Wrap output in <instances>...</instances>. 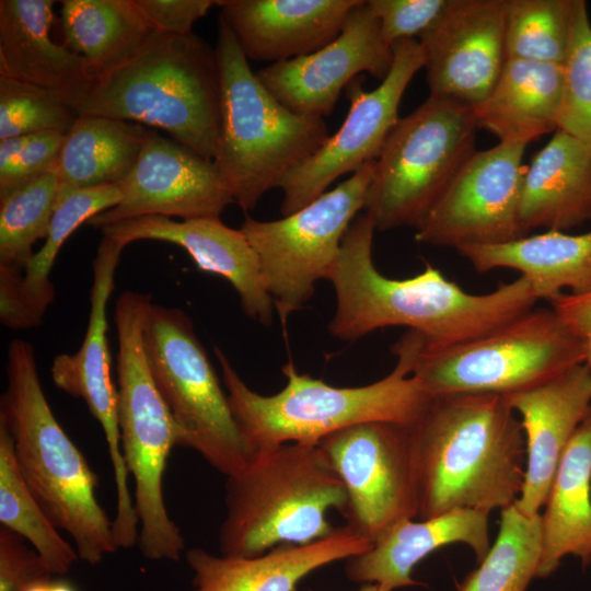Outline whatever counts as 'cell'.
<instances>
[{"label": "cell", "mask_w": 591, "mask_h": 591, "mask_svg": "<svg viewBox=\"0 0 591 591\" xmlns=\"http://www.w3.org/2000/svg\"><path fill=\"white\" fill-rule=\"evenodd\" d=\"M143 344L152 378L177 426L178 445L196 451L227 477L237 474L250 453L190 317L151 302Z\"/></svg>", "instance_id": "11"}, {"label": "cell", "mask_w": 591, "mask_h": 591, "mask_svg": "<svg viewBox=\"0 0 591 591\" xmlns=\"http://www.w3.org/2000/svg\"><path fill=\"white\" fill-rule=\"evenodd\" d=\"M573 0H508L506 57L564 65Z\"/></svg>", "instance_id": "35"}, {"label": "cell", "mask_w": 591, "mask_h": 591, "mask_svg": "<svg viewBox=\"0 0 591 591\" xmlns=\"http://www.w3.org/2000/svg\"><path fill=\"white\" fill-rule=\"evenodd\" d=\"M418 517L455 509L489 513L523 488L526 441L503 395H439L412 426Z\"/></svg>", "instance_id": "2"}, {"label": "cell", "mask_w": 591, "mask_h": 591, "mask_svg": "<svg viewBox=\"0 0 591 591\" xmlns=\"http://www.w3.org/2000/svg\"><path fill=\"white\" fill-rule=\"evenodd\" d=\"M392 68L382 83L371 91L355 78L346 88L348 115L337 132L309 159L292 169L280 182V211L291 215L323 195L347 173H355L375 161L398 118L403 94L415 73L424 68L421 46L414 38L392 44Z\"/></svg>", "instance_id": "14"}, {"label": "cell", "mask_w": 591, "mask_h": 591, "mask_svg": "<svg viewBox=\"0 0 591 591\" xmlns=\"http://www.w3.org/2000/svg\"><path fill=\"white\" fill-rule=\"evenodd\" d=\"M476 130L471 106L431 95L399 118L375 160L364 198L375 229L417 228L476 151Z\"/></svg>", "instance_id": "10"}, {"label": "cell", "mask_w": 591, "mask_h": 591, "mask_svg": "<svg viewBox=\"0 0 591 591\" xmlns=\"http://www.w3.org/2000/svg\"><path fill=\"white\" fill-rule=\"evenodd\" d=\"M59 187L54 170L0 197V265L24 270L48 234Z\"/></svg>", "instance_id": "36"}, {"label": "cell", "mask_w": 591, "mask_h": 591, "mask_svg": "<svg viewBox=\"0 0 591 591\" xmlns=\"http://www.w3.org/2000/svg\"><path fill=\"white\" fill-rule=\"evenodd\" d=\"M586 359L584 337L553 308H533L472 340L437 350L422 346L412 375L431 397L505 396L548 381Z\"/></svg>", "instance_id": "9"}, {"label": "cell", "mask_w": 591, "mask_h": 591, "mask_svg": "<svg viewBox=\"0 0 591 591\" xmlns=\"http://www.w3.org/2000/svg\"><path fill=\"white\" fill-rule=\"evenodd\" d=\"M383 40L392 46L404 38L422 35L444 13L451 0H369Z\"/></svg>", "instance_id": "40"}, {"label": "cell", "mask_w": 591, "mask_h": 591, "mask_svg": "<svg viewBox=\"0 0 591 591\" xmlns=\"http://www.w3.org/2000/svg\"><path fill=\"white\" fill-rule=\"evenodd\" d=\"M221 555L254 557L280 545H302L332 534L326 515L344 513V484L317 445L286 443L253 454L227 477Z\"/></svg>", "instance_id": "7"}, {"label": "cell", "mask_w": 591, "mask_h": 591, "mask_svg": "<svg viewBox=\"0 0 591 591\" xmlns=\"http://www.w3.org/2000/svg\"><path fill=\"white\" fill-rule=\"evenodd\" d=\"M125 247L140 240L169 242L184 248L197 267L227 279L239 294L243 312L268 326L274 302L266 288L258 257L240 229L219 217L173 220L162 216L138 217L100 229Z\"/></svg>", "instance_id": "21"}, {"label": "cell", "mask_w": 591, "mask_h": 591, "mask_svg": "<svg viewBox=\"0 0 591 591\" xmlns=\"http://www.w3.org/2000/svg\"><path fill=\"white\" fill-rule=\"evenodd\" d=\"M60 13L63 45L92 78L129 58L154 31L135 0H66Z\"/></svg>", "instance_id": "31"}, {"label": "cell", "mask_w": 591, "mask_h": 591, "mask_svg": "<svg viewBox=\"0 0 591 591\" xmlns=\"http://www.w3.org/2000/svg\"><path fill=\"white\" fill-rule=\"evenodd\" d=\"M563 92V65L507 59L489 95L472 107L477 129L528 144L558 129Z\"/></svg>", "instance_id": "27"}, {"label": "cell", "mask_w": 591, "mask_h": 591, "mask_svg": "<svg viewBox=\"0 0 591 591\" xmlns=\"http://www.w3.org/2000/svg\"><path fill=\"white\" fill-rule=\"evenodd\" d=\"M519 218L528 233L591 220V146L557 129L524 169Z\"/></svg>", "instance_id": "26"}, {"label": "cell", "mask_w": 591, "mask_h": 591, "mask_svg": "<svg viewBox=\"0 0 591 591\" xmlns=\"http://www.w3.org/2000/svg\"><path fill=\"white\" fill-rule=\"evenodd\" d=\"M38 553L18 534L0 529V591H25L53 577Z\"/></svg>", "instance_id": "41"}, {"label": "cell", "mask_w": 591, "mask_h": 591, "mask_svg": "<svg viewBox=\"0 0 591 591\" xmlns=\"http://www.w3.org/2000/svg\"><path fill=\"white\" fill-rule=\"evenodd\" d=\"M412 426L367 421L317 443L346 489V525L372 544L396 523L418 515Z\"/></svg>", "instance_id": "13"}, {"label": "cell", "mask_w": 591, "mask_h": 591, "mask_svg": "<svg viewBox=\"0 0 591 591\" xmlns=\"http://www.w3.org/2000/svg\"><path fill=\"white\" fill-rule=\"evenodd\" d=\"M151 302L149 294L128 290L115 305L117 417L124 461L135 484L141 554L149 560L177 561L186 552L185 540L166 509L163 477L179 433L144 349L143 326Z\"/></svg>", "instance_id": "8"}, {"label": "cell", "mask_w": 591, "mask_h": 591, "mask_svg": "<svg viewBox=\"0 0 591 591\" xmlns=\"http://www.w3.org/2000/svg\"><path fill=\"white\" fill-rule=\"evenodd\" d=\"M77 112L163 129L213 161L220 127L216 48L193 33L154 30L129 58L92 78Z\"/></svg>", "instance_id": "5"}, {"label": "cell", "mask_w": 591, "mask_h": 591, "mask_svg": "<svg viewBox=\"0 0 591 591\" xmlns=\"http://www.w3.org/2000/svg\"><path fill=\"white\" fill-rule=\"evenodd\" d=\"M375 230L367 213L358 215L326 279L336 296L328 331L339 340L354 341L380 328L406 326L422 336L425 349H442L496 329L532 310L538 300L523 276L484 294L464 291L429 263L414 277L389 278L372 259Z\"/></svg>", "instance_id": "1"}, {"label": "cell", "mask_w": 591, "mask_h": 591, "mask_svg": "<svg viewBox=\"0 0 591 591\" xmlns=\"http://www.w3.org/2000/svg\"><path fill=\"white\" fill-rule=\"evenodd\" d=\"M489 513L474 509H455L414 521L403 520L374 542L366 553L347 559L346 576L359 583H376L386 591L418 586L412 572L415 566L438 548L466 544L477 561L488 554Z\"/></svg>", "instance_id": "25"}, {"label": "cell", "mask_w": 591, "mask_h": 591, "mask_svg": "<svg viewBox=\"0 0 591 591\" xmlns=\"http://www.w3.org/2000/svg\"><path fill=\"white\" fill-rule=\"evenodd\" d=\"M392 63V47L383 40L367 1L360 0L333 42L306 56L270 63L256 76L293 113L323 118L358 74L384 80Z\"/></svg>", "instance_id": "19"}, {"label": "cell", "mask_w": 591, "mask_h": 591, "mask_svg": "<svg viewBox=\"0 0 591 591\" xmlns=\"http://www.w3.org/2000/svg\"><path fill=\"white\" fill-rule=\"evenodd\" d=\"M53 577L31 584L25 591H78L69 581Z\"/></svg>", "instance_id": "45"}, {"label": "cell", "mask_w": 591, "mask_h": 591, "mask_svg": "<svg viewBox=\"0 0 591 591\" xmlns=\"http://www.w3.org/2000/svg\"><path fill=\"white\" fill-rule=\"evenodd\" d=\"M586 348H587V359L586 364L591 367V327L587 331L584 335Z\"/></svg>", "instance_id": "46"}, {"label": "cell", "mask_w": 591, "mask_h": 591, "mask_svg": "<svg viewBox=\"0 0 591 591\" xmlns=\"http://www.w3.org/2000/svg\"><path fill=\"white\" fill-rule=\"evenodd\" d=\"M526 146L500 141L475 151L417 225L416 241L457 250L528 235L519 218Z\"/></svg>", "instance_id": "15"}, {"label": "cell", "mask_w": 591, "mask_h": 591, "mask_svg": "<svg viewBox=\"0 0 591 591\" xmlns=\"http://www.w3.org/2000/svg\"><path fill=\"white\" fill-rule=\"evenodd\" d=\"M503 397L521 415L526 441L524 484L513 505L524 515L536 517L572 436L591 414V367L578 364Z\"/></svg>", "instance_id": "20"}, {"label": "cell", "mask_w": 591, "mask_h": 591, "mask_svg": "<svg viewBox=\"0 0 591 591\" xmlns=\"http://www.w3.org/2000/svg\"><path fill=\"white\" fill-rule=\"evenodd\" d=\"M42 131L0 141V197L54 171L65 139Z\"/></svg>", "instance_id": "39"}, {"label": "cell", "mask_w": 591, "mask_h": 591, "mask_svg": "<svg viewBox=\"0 0 591 591\" xmlns=\"http://www.w3.org/2000/svg\"><path fill=\"white\" fill-rule=\"evenodd\" d=\"M358 591H386L376 583H364Z\"/></svg>", "instance_id": "47"}, {"label": "cell", "mask_w": 591, "mask_h": 591, "mask_svg": "<svg viewBox=\"0 0 591 591\" xmlns=\"http://www.w3.org/2000/svg\"><path fill=\"white\" fill-rule=\"evenodd\" d=\"M120 188V201L91 218L89 224L102 229L146 216L219 217L234 202L212 160L152 129Z\"/></svg>", "instance_id": "18"}, {"label": "cell", "mask_w": 591, "mask_h": 591, "mask_svg": "<svg viewBox=\"0 0 591 591\" xmlns=\"http://www.w3.org/2000/svg\"><path fill=\"white\" fill-rule=\"evenodd\" d=\"M153 30L174 35L192 33L193 24L217 4L213 0H135Z\"/></svg>", "instance_id": "42"}, {"label": "cell", "mask_w": 591, "mask_h": 591, "mask_svg": "<svg viewBox=\"0 0 591 591\" xmlns=\"http://www.w3.org/2000/svg\"><path fill=\"white\" fill-rule=\"evenodd\" d=\"M508 0H451L419 36L430 95L474 107L494 89L506 57Z\"/></svg>", "instance_id": "17"}, {"label": "cell", "mask_w": 591, "mask_h": 591, "mask_svg": "<svg viewBox=\"0 0 591 591\" xmlns=\"http://www.w3.org/2000/svg\"><path fill=\"white\" fill-rule=\"evenodd\" d=\"M54 4L0 1V76L55 92L77 111L92 77L81 56L51 39Z\"/></svg>", "instance_id": "24"}, {"label": "cell", "mask_w": 591, "mask_h": 591, "mask_svg": "<svg viewBox=\"0 0 591 591\" xmlns=\"http://www.w3.org/2000/svg\"><path fill=\"white\" fill-rule=\"evenodd\" d=\"M0 523L38 553L54 576L69 572L79 559L73 546L53 523L25 483L14 454L13 442L0 425Z\"/></svg>", "instance_id": "32"}, {"label": "cell", "mask_w": 591, "mask_h": 591, "mask_svg": "<svg viewBox=\"0 0 591 591\" xmlns=\"http://www.w3.org/2000/svg\"><path fill=\"white\" fill-rule=\"evenodd\" d=\"M372 543L348 525L302 545H280L254 557L186 549L190 591H297L301 580L332 563L361 555Z\"/></svg>", "instance_id": "23"}, {"label": "cell", "mask_w": 591, "mask_h": 591, "mask_svg": "<svg viewBox=\"0 0 591 591\" xmlns=\"http://www.w3.org/2000/svg\"><path fill=\"white\" fill-rule=\"evenodd\" d=\"M551 303L560 317L584 337L591 327V293L582 296L563 293Z\"/></svg>", "instance_id": "44"}, {"label": "cell", "mask_w": 591, "mask_h": 591, "mask_svg": "<svg viewBox=\"0 0 591 591\" xmlns=\"http://www.w3.org/2000/svg\"><path fill=\"white\" fill-rule=\"evenodd\" d=\"M542 556L540 514L526 517L514 505L501 510L498 535L460 591H525L537 577Z\"/></svg>", "instance_id": "34"}, {"label": "cell", "mask_w": 591, "mask_h": 591, "mask_svg": "<svg viewBox=\"0 0 591 591\" xmlns=\"http://www.w3.org/2000/svg\"><path fill=\"white\" fill-rule=\"evenodd\" d=\"M563 67L558 129L591 146V23L583 0H573L571 38Z\"/></svg>", "instance_id": "38"}, {"label": "cell", "mask_w": 591, "mask_h": 591, "mask_svg": "<svg viewBox=\"0 0 591 591\" xmlns=\"http://www.w3.org/2000/svg\"><path fill=\"white\" fill-rule=\"evenodd\" d=\"M360 0H221L220 16L247 60L278 63L312 54L341 32Z\"/></svg>", "instance_id": "22"}, {"label": "cell", "mask_w": 591, "mask_h": 591, "mask_svg": "<svg viewBox=\"0 0 591 591\" xmlns=\"http://www.w3.org/2000/svg\"><path fill=\"white\" fill-rule=\"evenodd\" d=\"M544 507L537 578L553 573L567 555L591 563V414L572 436Z\"/></svg>", "instance_id": "29"}, {"label": "cell", "mask_w": 591, "mask_h": 591, "mask_svg": "<svg viewBox=\"0 0 591 591\" xmlns=\"http://www.w3.org/2000/svg\"><path fill=\"white\" fill-rule=\"evenodd\" d=\"M220 127L213 162L241 209H254L329 138L323 118L293 113L259 81L220 16Z\"/></svg>", "instance_id": "6"}, {"label": "cell", "mask_w": 591, "mask_h": 591, "mask_svg": "<svg viewBox=\"0 0 591 591\" xmlns=\"http://www.w3.org/2000/svg\"><path fill=\"white\" fill-rule=\"evenodd\" d=\"M375 161L369 162L308 206L274 221L245 217L240 230L254 248L266 288L280 322L313 297L315 283L327 279L343 237L363 209Z\"/></svg>", "instance_id": "12"}, {"label": "cell", "mask_w": 591, "mask_h": 591, "mask_svg": "<svg viewBox=\"0 0 591 591\" xmlns=\"http://www.w3.org/2000/svg\"><path fill=\"white\" fill-rule=\"evenodd\" d=\"M120 199V184L84 188L60 185L48 234L22 275V294L38 316L43 318L54 302L55 288L50 273L62 244L79 225L115 207Z\"/></svg>", "instance_id": "33"}, {"label": "cell", "mask_w": 591, "mask_h": 591, "mask_svg": "<svg viewBox=\"0 0 591 591\" xmlns=\"http://www.w3.org/2000/svg\"><path fill=\"white\" fill-rule=\"evenodd\" d=\"M422 344L420 334L406 332L392 348L397 357L395 368L383 379L357 387L333 386L298 372L289 361L282 367L285 387L268 396L247 386L222 349L216 346L213 351L251 457L286 443L317 445L323 438L356 424H416L431 398L412 375Z\"/></svg>", "instance_id": "3"}, {"label": "cell", "mask_w": 591, "mask_h": 591, "mask_svg": "<svg viewBox=\"0 0 591 591\" xmlns=\"http://www.w3.org/2000/svg\"><path fill=\"white\" fill-rule=\"evenodd\" d=\"M149 131L138 123L79 115L65 136L55 167L60 185L121 184L135 167Z\"/></svg>", "instance_id": "30"}, {"label": "cell", "mask_w": 591, "mask_h": 591, "mask_svg": "<svg viewBox=\"0 0 591 591\" xmlns=\"http://www.w3.org/2000/svg\"><path fill=\"white\" fill-rule=\"evenodd\" d=\"M21 286V269L0 265V320L13 331L34 328L43 320L26 303Z\"/></svg>", "instance_id": "43"}, {"label": "cell", "mask_w": 591, "mask_h": 591, "mask_svg": "<svg viewBox=\"0 0 591 591\" xmlns=\"http://www.w3.org/2000/svg\"><path fill=\"white\" fill-rule=\"evenodd\" d=\"M124 248L120 243L103 236L92 265L91 306L83 343L74 354L57 356L50 372L55 385L65 393L83 399L101 425L116 486L114 523L120 530H130L138 520L120 444L117 389L111 374L106 318V306L114 290L115 273Z\"/></svg>", "instance_id": "16"}, {"label": "cell", "mask_w": 591, "mask_h": 591, "mask_svg": "<svg viewBox=\"0 0 591 591\" xmlns=\"http://www.w3.org/2000/svg\"><path fill=\"white\" fill-rule=\"evenodd\" d=\"M78 116L59 94L0 76V141L42 131L66 135Z\"/></svg>", "instance_id": "37"}, {"label": "cell", "mask_w": 591, "mask_h": 591, "mask_svg": "<svg viewBox=\"0 0 591 591\" xmlns=\"http://www.w3.org/2000/svg\"><path fill=\"white\" fill-rule=\"evenodd\" d=\"M5 373L0 425L11 436L19 470L79 559L96 565L118 551L113 520L97 500L95 473L50 408L30 343L11 341Z\"/></svg>", "instance_id": "4"}, {"label": "cell", "mask_w": 591, "mask_h": 591, "mask_svg": "<svg viewBox=\"0 0 591 591\" xmlns=\"http://www.w3.org/2000/svg\"><path fill=\"white\" fill-rule=\"evenodd\" d=\"M456 251L478 273L495 268L520 271L538 300L552 302L564 289L575 296L591 293V231L570 235L547 230L508 243L466 245Z\"/></svg>", "instance_id": "28"}]
</instances>
